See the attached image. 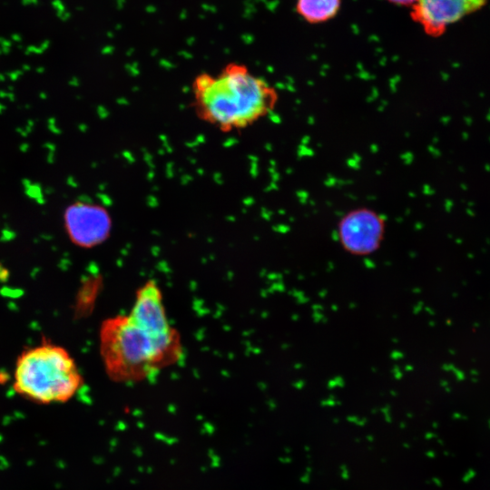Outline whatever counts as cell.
Masks as SVG:
<instances>
[{
	"label": "cell",
	"mask_w": 490,
	"mask_h": 490,
	"mask_svg": "<svg viewBox=\"0 0 490 490\" xmlns=\"http://www.w3.org/2000/svg\"><path fill=\"white\" fill-rule=\"evenodd\" d=\"M387 1L395 5H398L412 6L416 3V0H387Z\"/></svg>",
	"instance_id": "9c48e42d"
},
{
	"label": "cell",
	"mask_w": 490,
	"mask_h": 490,
	"mask_svg": "<svg viewBox=\"0 0 490 490\" xmlns=\"http://www.w3.org/2000/svg\"><path fill=\"white\" fill-rule=\"evenodd\" d=\"M100 354L108 377L122 383L147 379L181 359V339L158 338L136 325L128 314L106 318L101 325Z\"/></svg>",
	"instance_id": "7a4b0ae2"
},
{
	"label": "cell",
	"mask_w": 490,
	"mask_h": 490,
	"mask_svg": "<svg viewBox=\"0 0 490 490\" xmlns=\"http://www.w3.org/2000/svg\"><path fill=\"white\" fill-rule=\"evenodd\" d=\"M341 0H298V14L310 24H318L335 17L339 11Z\"/></svg>",
	"instance_id": "ba28073f"
},
{
	"label": "cell",
	"mask_w": 490,
	"mask_h": 490,
	"mask_svg": "<svg viewBox=\"0 0 490 490\" xmlns=\"http://www.w3.org/2000/svg\"><path fill=\"white\" fill-rule=\"evenodd\" d=\"M83 379L69 352L43 343L22 352L15 363L14 390L40 404L64 403L81 388Z\"/></svg>",
	"instance_id": "3957f363"
},
{
	"label": "cell",
	"mask_w": 490,
	"mask_h": 490,
	"mask_svg": "<svg viewBox=\"0 0 490 490\" xmlns=\"http://www.w3.org/2000/svg\"><path fill=\"white\" fill-rule=\"evenodd\" d=\"M486 3L487 0H416L410 15L426 34L437 37L449 25L479 11Z\"/></svg>",
	"instance_id": "52a82bcc"
},
{
	"label": "cell",
	"mask_w": 490,
	"mask_h": 490,
	"mask_svg": "<svg viewBox=\"0 0 490 490\" xmlns=\"http://www.w3.org/2000/svg\"><path fill=\"white\" fill-rule=\"evenodd\" d=\"M64 223L73 243L83 248L103 243L112 230V218L107 209L87 201H75L68 206Z\"/></svg>",
	"instance_id": "5b68a950"
},
{
	"label": "cell",
	"mask_w": 490,
	"mask_h": 490,
	"mask_svg": "<svg viewBox=\"0 0 490 490\" xmlns=\"http://www.w3.org/2000/svg\"><path fill=\"white\" fill-rule=\"evenodd\" d=\"M191 95L197 118L225 133L252 126L270 114L279 99L272 84L237 63L216 74H197Z\"/></svg>",
	"instance_id": "6da1fadb"
},
{
	"label": "cell",
	"mask_w": 490,
	"mask_h": 490,
	"mask_svg": "<svg viewBox=\"0 0 490 490\" xmlns=\"http://www.w3.org/2000/svg\"><path fill=\"white\" fill-rule=\"evenodd\" d=\"M385 235V218L368 207L348 211L337 225V237L341 248L356 257H366L377 252Z\"/></svg>",
	"instance_id": "277c9868"
},
{
	"label": "cell",
	"mask_w": 490,
	"mask_h": 490,
	"mask_svg": "<svg viewBox=\"0 0 490 490\" xmlns=\"http://www.w3.org/2000/svg\"><path fill=\"white\" fill-rule=\"evenodd\" d=\"M128 316L136 325L158 338L181 339L167 316L162 290L153 279L139 287Z\"/></svg>",
	"instance_id": "8992f818"
}]
</instances>
